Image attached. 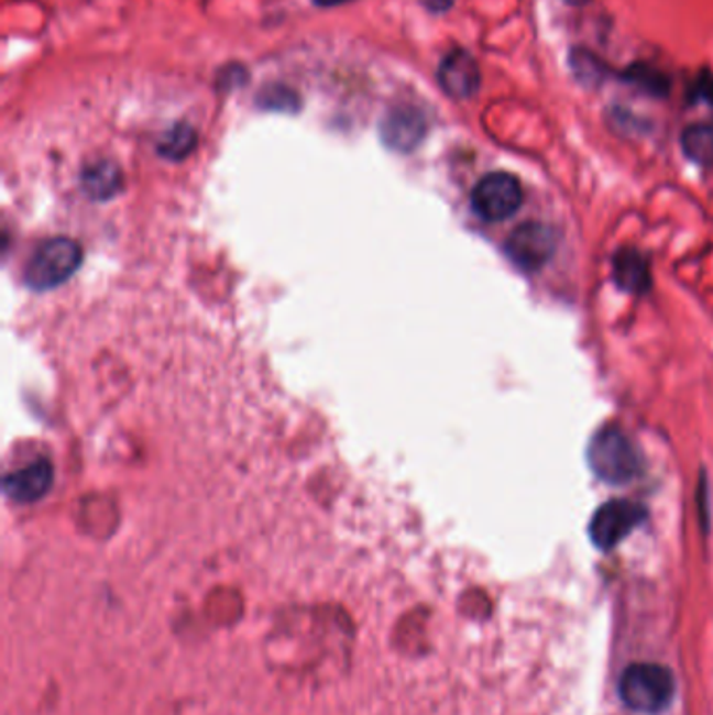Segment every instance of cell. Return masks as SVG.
I'll return each instance as SVG.
<instances>
[{
    "instance_id": "15",
    "label": "cell",
    "mask_w": 713,
    "mask_h": 715,
    "mask_svg": "<svg viewBox=\"0 0 713 715\" xmlns=\"http://www.w3.org/2000/svg\"><path fill=\"white\" fill-rule=\"evenodd\" d=\"M420 4L431 13H446L454 4V0H420Z\"/></svg>"
},
{
    "instance_id": "6",
    "label": "cell",
    "mask_w": 713,
    "mask_h": 715,
    "mask_svg": "<svg viewBox=\"0 0 713 715\" xmlns=\"http://www.w3.org/2000/svg\"><path fill=\"white\" fill-rule=\"evenodd\" d=\"M557 248H559L557 231L540 222H525L522 227H517L511 232L504 245L508 257L527 273L540 271L550 262Z\"/></svg>"
},
{
    "instance_id": "5",
    "label": "cell",
    "mask_w": 713,
    "mask_h": 715,
    "mask_svg": "<svg viewBox=\"0 0 713 715\" xmlns=\"http://www.w3.org/2000/svg\"><path fill=\"white\" fill-rule=\"evenodd\" d=\"M647 517L645 506L632 501H611L601 506L590 521V540L601 550L619 547Z\"/></svg>"
},
{
    "instance_id": "3",
    "label": "cell",
    "mask_w": 713,
    "mask_h": 715,
    "mask_svg": "<svg viewBox=\"0 0 713 715\" xmlns=\"http://www.w3.org/2000/svg\"><path fill=\"white\" fill-rule=\"evenodd\" d=\"M83 262V250L72 239H51L32 253L25 266V283L34 292L59 287Z\"/></svg>"
},
{
    "instance_id": "2",
    "label": "cell",
    "mask_w": 713,
    "mask_h": 715,
    "mask_svg": "<svg viewBox=\"0 0 713 715\" xmlns=\"http://www.w3.org/2000/svg\"><path fill=\"white\" fill-rule=\"evenodd\" d=\"M588 464L594 475L613 485L634 482L643 473L638 448L619 427H603L588 446Z\"/></svg>"
},
{
    "instance_id": "7",
    "label": "cell",
    "mask_w": 713,
    "mask_h": 715,
    "mask_svg": "<svg viewBox=\"0 0 713 715\" xmlns=\"http://www.w3.org/2000/svg\"><path fill=\"white\" fill-rule=\"evenodd\" d=\"M427 134V120L417 107L398 106L390 109L381 122V139L394 151L408 153L420 145Z\"/></svg>"
},
{
    "instance_id": "9",
    "label": "cell",
    "mask_w": 713,
    "mask_h": 715,
    "mask_svg": "<svg viewBox=\"0 0 713 715\" xmlns=\"http://www.w3.org/2000/svg\"><path fill=\"white\" fill-rule=\"evenodd\" d=\"M53 485V466L48 461H36L20 471L7 475L4 492L15 503H36Z\"/></svg>"
},
{
    "instance_id": "12",
    "label": "cell",
    "mask_w": 713,
    "mask_h": 715,
    "mask_svg": "<svg viewBox=\"0 0 713 715\" xmlns=\"http://www.w3.org/2000/svg\"><path fill=\"white\" fill-rule=\"evenodd\" d=\"M682 148L692 162L713 166V122H699L684 130Z\"/></svg>"
},
{
    "instance_id": "13",
    "label": "cell",
    "mask_w": 713,
    "mask_h": 715,
    "mask_svg": "<svg viewBox=\"0 0 713 715\" xmlns=\"http://www.w3.org/2000/svg\"><path fill=\"white\" fill-rule=\"evenodd\" d=\"M197 145V134L189 124L169 128L160 143V153L168 160H185Z\"/></svg>"
},
{
    "instance_id": "1",
    "label": "cell",
    "mask_w": 713,
    "mask_h": 715,
    "mask_svg": "<svg viewBox=\"0 0 713 715\" xmlns=\"http://www.w3.org/2000/svg\"><path fill=\"white\" fill-rule=\"evenodd\" d=\"M617 691L632 712L659 715L676 696V678L670 668L659 663H632L622 673Z\"/></svg>"
},
{
    "instance_id": "4",
    "label": "cell",
    "mask_w": 713,
    "mask_h": 715,
    "mask_svg": "<svg viewBox=\"0 0 713 715\" xmlns=\"http://www.w3.org/2000/svg\"><path fill=\"white\" fill-rule=\"evenodd\" d=\"M524 204L522 183L506 172L483 176L471 193L473 211L485 222H503L515 216Z\"/></svg>"
},
{
    "instance_id": "16",
    "label": "cell",
    "mask_w": 713,
    "mask_h": 715,
    "mask_svg": "<svg viewBox=\"0 0 713 715\" xmlns=\"http://www.w3.org/2000/svg\"><path fill=\"white\" fill-rule=\"evenodd\" d=\"M315 2L320 7H333V4H341V2H348V0H315Z\"/></svg>"
},
{
    "instance_id": "11",
    "label": "cell",
    "mask_w": 713,
    "mask_h": 715,
    "mask_svg": "<svg viewBox=\"0 0 713 715\" xmlns=\"http://www.w3.org/2000/svg\"><path fill=\"white\" fill-rule=\"evenodd\" d=\"M83 187L92 199H109L122 187V174L113 162H97L83 172Z\"/></svg>"
},
{
    "instance_id": "8",
    "label": "cell",
    "mask_w": 713,
    "mask_h": 715,
    "mask_svg": "<svg viewBox=\"0 0 713 715\" xmlns=\"http://www.w3.org/2000/svg\"><path fill=\"white\" fill-rule=\"evenodd\" d=\"M441 90L452 99H471L480 90V67L478 62L462 48L450 51L441 59L438 69Z\"/></svg>"
},
{
    "instance_id": "17",
    "label": "cell",
    "mask_w": 713,
    "mask_h": 715,
    "mask_svg": "<svg viewBox=\"0 0 713 715\" xmlns=\"http://www.w3.org/2000/svg\"><path fill=\"white\" fill-rule=\"evenodd\" d=\"M566 2L567 4H571V7H584L590 0H566Z\"/></svg>"
},
{
    "instance_id": "10",
    "label": "cell",
    "mask_w": 713,
    "mask_h": 715,
    "mask_svg": "<svg viewBox=\"0 0 713 715\" xmlns=\"http://www.w3.org/2000/svg\"><path fill=\"white\" fill-rule=\"evenodd\" d=\"M613 278L628 294H647L650 287L649 262L636 250H622L613 257Z\"/></svg>"
},
{
    "instance_id": "14",
    "label": "cell",
    "mask_w": 713,
    "mask_h": 715,
    "mask_svg": "<svg viewBox=\"0 0 713 715\" xmlns=\"http://www.w3.org/2000/svg\"><path fill=\"white\" fill-rule=\"evenodd\" d=\"M257 99L266 109H295L297 107V97H295L294 90L287 86H266Z\"/></svg>"
}]
</instances>
